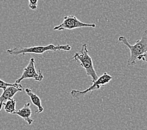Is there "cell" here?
I'll return each mask as SVG.
<instances>
[{
  "label": "cell",
  "instance_id": "6da1fadb",
  "mask_svg": "<svg viewBox=\"0 0 147 130\" xmlns=\"http://www.w3.org/2000/svg\"><path fill=\"white\" fill-rule=\"evenodd\" d=\"M118 41L125 45L130 51V57L128 61V66L135 65L138 58L147 53V29L143 32L142 38L137 40L135 45L130 44L124 36H120Z\"/></svg>",
  "mask_w": 147,
  "mask_h": 130
},
{
  "label": "cell",
  "instance_id": "7a4b0ae2",
  "mask_svg": "<svg viewBox=\"0 0 147 130\" xmlns=\"http://www.w3.org/2000/svg\"><path fill=\"white\" fill-rule=\"evenodd\" d=\"M71 46L69 45H54L53 44L47 46H31V47H16L13 49H8V54L14 56L19 55H25L28 53H35V54H42L45 51H57V50H63V51H70Z\"/></svg>",
  "mask_w": 147,
  "mask_h": 130
},
{
  "label": "cell",
  "instance_id": "3957f363",
  "mask_svg": "<svg viewBox=\"0 0 147 130\" xmlns=\"http://www.w3.org/2000/svg\"><path fill=\"white\" fill-rule=\"evenodd\" d=\"M72 59L79 62L81 66L85 69L87 75L90 76L93 81H96L99 78L94 69L92 59L89 55L87 44L82 45L81 51L75 53Z\"/></svg>",
  "mask_w": 147,
  "mask_h": 130
},
{
  "label": "cell",
  "instance_id": "277c9868",
  "mask_svg": "<svg viewBox=\"0 0 147 130\" xmlns=\"http://www.w3.org/2000/svg\"><path fill=\"white\" fill-rule=\"evenodd\" d=\"M112 79V76L108 75L107 73H105L104 74L101 75L96 81H93L91 80L92 82V85L89 86L88 88L85 89L84 91H79V90L73 89L71 91V95L73 98L80 99L86 95L87 93L92 91L95 89H99L101 88L102 86H105L106 85L108 84L111 80Z\"/></svg>",
  "mask_w": 147,
  "mask_h": 130
},
{
  "label": "cell",
  "instance_id": "5b68a950",
  "mask_svg": "<svg viewBox=\"0 0 147 130\" xmlns=\"http://www.w3.org/2000/svg\"><path fill=\"white\" fill-rule=\"evenodd\" d=\"M83 27H91L95 28L96 25L94 23H85L80 21L76 16H65L63 18V20L61 24L55 26L53 30L55 31H62L64 29L72 30L76 28H80Z\"/></svg>",
  "mask_w": 147,
  "mask_h": 130
},
{
  "label": "cell",
  "instance_id": "8992f818",
  "mask_svg": "<svg viewBox=\"0 0 147 130\" xmlns=\"http://www.w3.org/2000/svg\"><path fill=\"white\" fill-rule=\"evenodd\" d=\"M35 59L32 58L30 60L28 65L23 69L22 76L15 81L16 84H20V82L25 79H33L35 81H42L44 76L42 75L41 70L38 72L36 71L35 68Z\"/></svg>",
  "mask_w": 147,
  "mask_h": 130
},
{
  "label": "cell",
  "instance_id": "52a82bcc",
  "mask_svg": "<svg viewBox=\"0 0 147 130\" xmlns=\"http://www.w3.org/2000/svg\"><path fill=\"white\" fill-rule=\"evenodd\" d=\"M24 90L23 86H9L6 89L3 91L2 95L0 96V111H1L3 105H4L5 101H8V100L12 99L16 93L19 91H22Z\"/></svg>",
  "mask_w": 147,
  "mask_h": 130
},
{
  "label": "cell",
  "instance_id": "ba28073f",
  "mask_svg": "<svg viewBox=\"0 0 147 130\" xmlns=\"http://www.w3.org/2000/svg\"><path fill=\"white\" fill-rule=\"evenodd\" d=\"M30 106V103H27L22 109H19L14 113V115H16L19 116L20 117L22 118L25 121L27 122L29 125H31L33 123V120L31 118L32 111Z\"/></svg>",
  "mask_w": 147,
  "mask_h": 130
},
{
  "label": "cell",
  "instance_id": "9c48e42d",
  "mask_svg": "<svg viewBox=\"0 0 147 130\" xmlns=\"http://www.w3.org/2000/svg\"><path fill=\"white\" fill-rule=\"evenodd\" d=\"M24 90L25 93H26V95L30 98L31 101L33 104L38 108V111H36V113H42L43 111V108L42 105V101H41L40 98L36 94H35V93H33L30 88H25Z\"/></svg>",
  "mask_w": 147,
  "mask_h": 130
},
{
  "label": "cell",
  "instance_id": "30bf717a",
  "mask_svg": "<svg viewBox=\"0 0 147 130\" xmlns=\"http://www.w3.org/2000/svg\"><path fill=\"white\" fill-rule=\"evenodd\" d=\"M16 100L13 98L6 101L3 105L5 111L8 113H11V114H14V113L16 111Z\"/></svg>",
  "mask_w": 147,
  "mask_h": 130
},
{
  "label": "cell",
  "instance_id": "8fae6325",
  "mask_svg": "<svg viewBox=\"0 0 147 130\" xmlns=\"http://www.w3.org/2000/svg\"><path fill=\"white\" fill-rule=\"evenodd\" d=\"M22 85L20 84H16V83H13V84H11V83H6L4 81H3L2 79H0V89H3L4 91L5 89H6L9 86H16V87H19V86H21Z\"/></svg>",
  "mask_w": 147,
  "mask_h": 130
},
{
  "label": "cell",
  "instance_id": "7c38bea8",
  "mask_svg": "<svg viewBox=\"0 0 147 130\" xmlns=\"http://www.w3.org/2000/svg\"><path fill=\"white\" fill-rule=\"evenodd\" d=\"M38 0H28V6L32 10H36L38 8Z\"/></svg>",
  "mask_w": 147,
  "mask_h": 130
},
{
  "label": "cell",
  "instance_id": "4fadbf2b",
  "mask_svg": "<svg viewBox=\"0 0 147 130\" xmlns=\"http://www.w3.org/2000/svg\"><path fill=\"white\" fill-rule=\"evenodd\" d=\"M138 60H142V61L147 63V53H145V55L140 56V57L138 58Z\"/></svg>",
  "mask_w": 147,
  "mask_h": 130
},
{
  "label": "cell",
  "instance_id": "5bb4252c",
  "mask_svg": "<svg viewBox=\"0 0 147 130\" xmlns=\"http://www.w3.org/2000/svg\"><path fill=\"white\" fill-rule=\"evenodd\" d=\"M0 96H1V95H0Z\"/></svg>",
  "mask_w": 147,
  "mask_h": 130
}]
</instances>
